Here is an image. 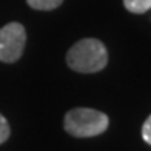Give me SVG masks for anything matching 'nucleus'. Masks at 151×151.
<instances>
[{"label":"nucleus","instance_id":"obj_5","mask_svg":"<svg viewBox=\"0 0 151 151\" xmlns=\"http://www.w3.org/2000/svg\"><path fill=\"white\" fill-rule=\"evenodd\" d=\"M26 2H28V5L32 9L51 11V9H56L57 6H60L63 0H26Z\"/></svg>","mask_w":151,"mask_h":151},{"label":"nucleus","instance_id":"obj_3","mask_svg":"<svg viewBox=\"0 0 151 151\" xmlns=\"http://www.w3.org/2000/svg\"><path fill=\"white\" fill-rule=\"evenodd\" d=\"M26 43L25 28L17 22L5 25L0 29V60L14 63L20 59Z\"/></svg>","mask_w":151,"mask_h":151},{"label":"nucleus","instance_id":"obj_4","mask_svg":"<svg viewBox=\"0 0 151 151\" xmlns=\"http://www.w3.org/2000/svg\"><path fill=\"white\" fill-rule=\"evenodd\" d=\"M123 5L133 14H143L151 9V0H123Z\"/></svg>","mask_w":151,"mask_h":151},{"label":"nucleus","instance_id":"obj_7","mask_svg":"<svg viewBox=\"0 0 151 151\" xmlns=\"http://www.w3.org/2000/svg\"><path fill=\"white\" fill-rule=\"evenodd\" d=\"M142 137L147 143L151 145V116H148V119L145 120V123L142 127Z\"/></svg>","mask_w":151,"mask_h":151},{"label":"nucleus","instance_id":"obj_2","mask_svg":"<svg viewBox=\"0 0 151 151\" xmlns=\"http://www.w3.org/2000/svg\"><path fill=\"white\" fill-rule=\"evenodd\" d=\"M109 119L105 113L91 108H74L65 116L63 127L74 137H94L106 131Z\"/></svg>","mask_w":151,"mask_h":151},{"label":"nucleus","instance_id":"obj_1","mask_svg":"<svg viewBox=\"0 0 151 151\" xmlns=\"http://www.w3.org/2000/svg\"><path fill=\"white\" fill-rule=\"evenodd\" d=\"M66 63L77 73H97L108 63V52L105 45L97 39H82L70 48Z\"/></svg>","mask_w":151,"mask_h":151},{"label":"nucleus","instance_id":"obj_6","mask_svg":"<svg viewBox=\"0 0 151 151\" xmlns=\"http://www.w3.org/2000/svg\"><path fill=\"white\" fill-rule=\"evenodd\" d=\"M11 134V129H9V123L6 120L2 114H0V145L3 142L8 140V137Z\"/></svg>","mask_w":151,"mask_h":151}]
</instances>
